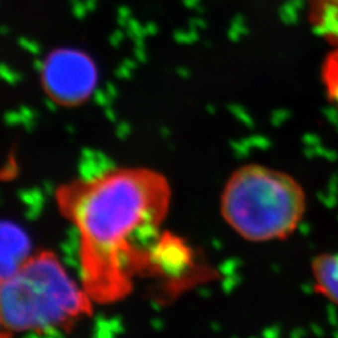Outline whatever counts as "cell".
<instances>
[{"label": "cell", "mask_w": 338, "mask_h": 338, "mask_svg": "<svg viewBox=\"0 0 338 338\" xmlns=\"http://www.w3.org/2000/svg\"><path fill=\"white\" fill-rule=\"evenodd\" d=\"M60 213L79 237L82 286L94 303H117L137 278L157 268L159 236L172 200L162 173L143 167L114 168L59 187Z\"/></svg>", "instance_id": "obj_1"}, {"label": "cell", "mask_w": 338, "mask_h": 338, "mask_svg": "<svg viewBox=\"0 0 338 338\" xmlns=\"http://www.w3.org/2000/svg\"><path fill=\"white\" fill-rule=\"evenodd\" d=\"M93 303L49 251L31 255L0 284V311L13 333L67 330L90 316Z\"/></svg>", "instance_id": "obj_2"}, {"label": "cell", "mask_w": 338, "mask_h": 338, "mask_svg": "<svg viewBox=\"0 0 338 338\" xmlns=\"http://www.w3.org/2000/svg\"><path fill=\"white\" fill-rule=\"evenodd\" d=\"M306 193L288 173L262 164H246L226 182L221 213L238 236L269 242L291 236L306 213Z\"/></svg>", "instance_id": "obj_3"}, {"label": "cell", "mask_w": 338, "mask_h": 338, "mask_svg": "<svg viewBox=\"0 0 338 338\" xmlns=\"http://www.w3.org/2000/svg\"><path fill=\"white\" fill-rule=\"evenodd\" d=\"M42 76L48 95L58 104L68 107L85 101L96 83L93 60L73 49L53 52L45 59Z\"/></svg>", "instance_id": "obj_4"}, {"label": "cell", "mask_w": 338, "mask_h": 338, "mask_svg": "<svg viewBox=\"0 0 338 338\" xmlns=\"http://www.w3.org/2000/svg\"><path fill=\"white\" fill-rule=\"evenodd\" d=\"M31 255V242L24 229L0 221V284L10 279Z\"/></svg>", "instance_id": "obj_5"}, {"label": "cell", "mask_w": 338, "mask_h": 338, "mask_svg": "<svg viewBox=\"0 0 338 338\" xmlns=\"http://www.w3.org/2000/svg\"><path fill=\"white\" fill-rule=\"evenodd\" d=\"M308 20L321 38L338 47V0H308Z\"/></svg>", "instance_id": "obj_6"}, {"label": "cell", "mask_w": 338, "mask_h": 338, "mask_svg": "<svg viewBox=\"0 0 338 338\" xmlns=\"http://www.w3.org/2000/svg\"><path fill=\"white\" fill-rule=\"evenodd\" d=\"M316 289L338 304V253H322L312 262Z\"/></svg>", "instance_id": "obj_7"}, {"label": "cell", "mask_w": 338, "mask_h": 338, "mask_svg": "<svg viewBox=\"0 0 338 338\" xmlns=\"http://www.w3.org/2000/svg\"><path fill=\"white\" fill-rule=\"evenodd\" d=\"M0 338H13V332L6 326L3 315H1V311H0Z\"/></svg>", "instance_id": "obj_8"}]
</instances>
